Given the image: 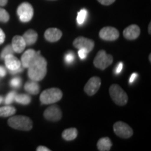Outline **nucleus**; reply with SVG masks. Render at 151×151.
I'll return each instance as SVG.
<instances>
[{"label": "nucleus", "instance_id": "1", "mask_svg": "<svg viewBox=\"0 0 151 151\" xmlns=\"http://www.w3.org/2000/svg\"><path fill=\"white\" fill-rule=\"evenodd\" d=\"M47 73V61L41 55L40 51L28 67L27 74L30 80L40 81L44 78Z\"/></svg>", "mask_w": 151, "mask_h": 151}, {"label": "nucleus", "instance_id": "2", "mask_svg": "<svg viewBox=\"0 0 151 151\" xmlns=\"http://www.w3.org/2000/svg\"><path fill=\"white\" fill-rule=\"evenodd\" d=\"M8 124L11 127L21 131H29L32 129L33 127V123L31 119L24 116L11 117L8 120Z\"/></svg>", "mask_w": 151, "mask_h": 151}, {"label": "nucleus", "instance_id": "3", "mask_svg": "<svg viewBox=\"0 0 151 151\" xmlns=\"http://www.w3.org/2000/svg\"><path fill=\"white\" fill-rule=\"evenodd\" d=\"M62 92L58 88H49L41 92L40 101L43 104H52L59 101L62 98Z\"/></svg>", "mask_w": 151, "mask_h": 151}, {"label": "nucleus", "instance_id": "4", "mask_svg": "<svg viewBox=\"0 0 151 151\" xmlns=\"http://www.w3.org/2000/svg\"><path fill=\"white\" fill-rule=\"evenodd\" d=\"M109 94L113 102L118 106H124L127 103L128 96L120 86L113 84L109 88Z\"/></svg>", "mask_w": 151, "mask_h": 151}, {"label": "nucleus", "instance_id": "5", "mask_svg": "<svg viewBox=\"0 0 151 151\" xmlns=\"http://www.w3.org/2000/svg\"><path fill=\"white\" fill-rule=\"evenodd\" d=\"M113 56L110 54H107L104 50H101L94 58V65L101 70H104L113 63Z\"/></svg>", "mask_w": 151, "mask_h": 151}, {"label": "nucleus", "instance_id": "6", "mask_svg": "<svg viewBox=\"0 0 151 151\" xmlns=\"http://www.w3.org/2000/svg\"><path fill=\"white\" fill-rule=\"evenodd\" d=\"M17 14L20 20L22 22H29L34 15V9L32 6L28 2H23L18 7Z\"/></svg>", "mask_w": 151, "mask_h": 151}, {"label": "nucleus", "instance_id": "7", "mask_svg": "<svg viewBox=\"0 0 151 151\" xmlns=\"http://www.w3.org/2000/svg\"><path fill=\"white\" fill-rule=\"evenodd\" d=\"M6 67L9 69L11 73L16 74L22 71V68L21 67V62L19 60L14 54L8 55L4 58Z\"/></svg>", "mask_w": 151, "mask_h": 151}, {"label": "nucleus", "instance_id": "8", "mask_svg": "<svg viewBox=\"0 0 151 151\" xmlns=\"http://www.w3.org/2000/svg\"><path fill=\"white\" fill-rule=\"evenodd\" d=\"M113 131L118 137L123 139H129L133 135L132 127L121 121L117 122L113 124Z\"/></svg>", "mask_w": 151, "mask_h": 151}, {"label": "nucleus", "instance_id": "9", "mask_svg": "<svg viewBox=\"0 0 151 151\" xmlns=\"http://www.w3.org/2000/svg\"><path fill=\"white\" fill-rule=\"evenodd\" d=\"M99 37L107 41H115L118 39L120 33L116 28L113 27H105L100 30Z\"/></svg>", "mask_w": 151, "mask_h": 151}, {"label": "nucleus", "instance_id": "10", "mask_svg": "<svg viewBox=\"0 0 151 151\" xmlns=\"http://www.w3.org/2000/svg\"><path fill=\"white\" fill-rule=\"evenodd\" d=\"M43 116L47 120L56 122L62 118V113L59 106L57 105H52L45 110Z\"/></svg>", "mask_w": 151, "mask_h": 151}, {"label": "nucleus", "instance_id": "11", "mask_svg": "<svg viewBox=\"0 0 151 151\" xmlns=\"http://www.w3.org/2000/svg\"><path fill=\"white\" fill-rule=\"evenodd\" d=\"M101 79L97 76H93L89 79L84 87V90L87 94L92 96L97 93L101 86Z\"/></svg>", "mask_w": 151, "mask_h": 151}, {"label": "nucleus", "instance_id": "12", "mask_svg": "<svg viewBox=\"0 0 151 151\" xmlns=\"http://www.w3.org/2000/svg\"><path fill=\"white\" fill-rule=\"evenodd\" d=\"M73 45L75 48L80 49L84 48L88 50V52H91L94 46V42L91 39L84 37H78L76 38L73 42Z\"/></svg>", "mask_w": 151, "mask_h": 151}, {"label": "nucleus", "instance_id": "13", "mask_svg": "<svg viewBox=\"0 0 151 151\" xmlns=\"http://www.w3.org/2000/svg\"><path fill=\"white\" fill-rule=\"evenodd\" d=\"M141 32L140 27L137 24H131L126 27L123 31V36L128 40H134L139 37Z\"/></svg>", "mask_w": 151, "mask_h": 151}, {"label": "nucleus", "instance_id": "14", "mask_svg": "<svg viewBox=\"0 0 151 151\" xmlns=\"http://www.w3.org/2000/svg\"><path fill=\"white\" fill-rule=\"evenodd\" d=\"M62 31L57 28H49L44 33V37L49 42H56L61 39Z\"/></svg>", "mask_w": 151, "mask_h": 151}, {"label": "nucleus", "instance_id": "15", "mask_svg": "<svg viewBox=\"0 0 151 151\" xmlns=\"http://www.w3.org/2000/svg\"><path fill=\"white\" fill-rule=\"evenodd\" d=\"M37 55V52L33 49H28L22 54L21 57V65L23 68H28L32 62Z\"/></svg>", "mask_w": 151, "mask_h": 151}, {"label": "nucleus", "instance_id": "16", "mask_svg": "<svg viewBox=\"0 0 151 151\" xmlns=\"http://www.w3.org/2000/svg\"><path fill=\"white\" fill-rule=\"evenodd\" d=\"M27 45H26L25 41H24V39L21 36H15L12 39V46L13 50L15 52L17 53H21L22 52L24 51V48Z\"/></svg>", "mask_w": 151, "mask_h": 151}, {"label": "nucleus", "instance_id": "17", "mask_svg": "<svg viewBox=\"0 0 151 151\" xmlns=\"http://www.w3.org/2000/svg\"><path fill=\"white\" fill-rule=\"evenodd\" d=\"M22 38L25 41L26 45L27 46H31L34 43L37 42L38 39V35L34 29H29L24 34Z\"/></svg>", "mask_w": 151, "mask_h": 151}, {"label": "nucleus", "instance_id": "18", "mask_svg": "<svg viewBox=\"0 0 151 151\" xmlns=\"http://www.w3.org/2000/svg\"><path fill=\"white\" fill-rule=\"evenodd\" d=\"M112 146L113 143L109 137L101 138L97 143V149L99 151H109Z\"/></svg>", "mask_w": 151, "mask_h": 151}, {"label": "nucleus", "instance_id": "19", "mask_svg": "<svg viewBox=\"0 0 151 151\" xmlns=\"http://www.w3.org/2000/svg\"><path fill=\"white\" fill-rule=\"evenodd\" d=\"M24 90L31 94H37L40 91V87L38 84L37 81L31 80L27 81L24 85Z\"/></svg>", "mask_w": 151, "mask_h": 151}, {"label": "nucleus", "instance_id": "20", "mask_svg": "<svg viewBox=\"0 0 151 151\" xmlns=\"http://www.w3.org/2000/svg\"><path fill=\"white\" fill-rule=\"evenodd\" d=\"M77 135H78V130L76 128H69L64 130L62 134V138L68 141L74 140L77 137Z\"/></svg>", "mask_w": 151, "mask_h": 151}, {"label": "nucleus", "instance_id": "21", "mask_svg": "<svg viewBox=\"0 0 151 151\" xmlns=\"http://www.w3.org/2000/svg\"><path fill=\"white\" fill-rule=\"evenodd\" d=\"M16 112V109L15 107L7 105L5 106L0 107V117H6L12 116Z\"/></svg>", "mask_w": 151, "mask_h": 151}, {"label": "nucleus", "instance_id": "22", "mask_svg": "<svg viewBox=\"0 0 151 151\" xmlns=\"http://www.w3.org/2000/svg\"><path fill=\"white\" fill-rule=\"evenodd\" d=\"M14 100L17 103L20 104H22V105L29 104L32 101L31 97H30L28 94H16Z\"/></svg>", "mask_w": 151, "mask_h": 151}, {"label": "nucleus", "instance_id": "23", "mask_svg": "<svg viewBox=\"0 0 151 151\" xmlns=\"http://www.w3.org/2000/svg\"><path fill=\"white\" fill-rule=\"evenodd\" d=\"M87 17H88V11L86 9H83L79 11L77 15L76 21L79 25H82L86 22Z\"/></svg>", "mask_w": 151, "mask_h": 151}, {"label": "nucleus", "instance_id": "24", "mask_svg": "<svg viewBox=\"0 0 151 151\" xmlns=\"http://www.w3.org/2000/svg\"><path fill=\"white\" fill-rule=\"evenodd\" d=\"M10 16L9 13L4 9L0 8V22L6 23L9 20Z\"/></svg>", "mask_w": 151, "mask_h": 151}, {"label": "nucleus", "instance_id": "25", "mask_svg": "<svg viewBox=\"0 0 151 151\" xmlns=\"http://www.w3.org/2000/svg\"><path fill=\"white\" fill-rule=\"evenodd\" d=\"M14 52V50H13L11 45H8V46H6L5 48L3 49L2 51H1V55H0V58H1V59H4L6 55L10 54H13Z\"/></svg>", "mask_w": 151, "mask_h": 151}, {"label": "nucleus", "instance_id": "26", "mask_svg": "<svg viewBox=\"0 0 151 151\" xmlns=\"http://www.w3.org/2000/svg\"><path fill=\"white\" fill-rule=\"evenodd\" d=\"M76 56L73 52H69L65 55V62L67 65H71L75 61Z\"/></svg>", "mask_w": 151, "mask_h": 151}, {"label": "nucleus", "instance_id": "27", "mask_svg": "<svg viewBox=\"0 0 151 151\" xmlns=\"http://www.w3.org/2000/svg\"><path fill=\"white\" fill-rule=\"evenodd\" d=\"M16 92L13 91V92H9V93L7 94L6 97V98H5L4 101H5L6 104V105L11 104L14 101L15 97H16Z\"/></svg>", "mask_w": 151, "mask_h": 151}, {"label": "nucleus", "instance_id": "28", "mask_svg": "<svg viewBox=\"0 0 151 151\" xmlns=\"http://www.w3.org/2000/svg\"><path fill=\"white\" fill-rule=\"evenodd\" d=\"M22 83V80L20 77H15V78L11 79L10 81V85L11 87L15 88H20Z\"/></svg>", "mask_w": 151, "mask_h": 151}, {"label": "nucleus", "instance_id": "29", "mask_svg": "<svg viewBox=\"0 0 151 151\" xmlns=\"http://www.w3.org/2000/svg\"><path fill=\"white\" fill-rule=\"evenodd\" d=\"M78 54L79 58H80L81 60H85L87 58V56H88V51L86 50V49L80 48L78 49Z\"/></svg>", "mask_w": 151, "mask_h": 151}, {"label": "nucleus", "instance_id": "30", "mask_svg": "<svg viewBox=\"0 0 151 151\" xmlns=\"http://www.w3.org/2000/svg\"><path fill=\"white\" fill-rule=\"evenodd\" d=\"M122 68H123V64L122 62H120V63L118 64V65L116 66V69L114 70V73H116V75H118L119 73H120L122 70Z\"/></svg>", "mask_w": 151, "mask_h": 151}, {"label": "nucleus", "instance_id": "31", "mask_svg": "<svg viewBox=\"0 0 151 151\" xmlns=\"http://www.w3.org/2000/svg\"><path fill=\"white\" fill-rule=\"evenodd\" d=\"M102 5H105V6H109L112 4L113 3L115 2L116 0H97Z\"/></svg>", "mask_w": 151, "mask_h": 151}, {"label": "nucleus", "instance_id": "32", "mask_svg": "<svg viewBox=\"0 0 151 151\" xmlns=\"http://www.w3.org/2000/svg\"><path fill=\"white\" fill-rule=\"evenodd\" d=\"M5 34L4 32H3V30L1 29H0V44H1V43H3L4 42V40H5Z\"/></svg>", "mask_w": 151, "mask_h": 151}, {"label": "nucleus", "instance_id": "33", "mask_svg": "<svg viewBox=\"0 0 151 151\" xmlns=\"http://www.w3.org/2000/svg\"><path fill=\"white\" fill-rule=\"evenodd\" d=\"M138 76V74L137 73H132L131 75V76H130V78H129V83H132L134 82V81L137 79Z\"/></svg>", "mask_w": 151, "mask_h": 151}, {"label": "nucleus", "instance_id": "34", "mask_svg": "<svg viewBox=\"0 0 151 151\" xmlns=\"http://www.w3.org/2000/svg\"><path fill=\"white\" fill-rule=\"evenodd\" d=\"M6 74V71L5 68L2 66H0V77H4Z\"/></svg>", "mask_w": 151, "mask_h": 151}, {"label": "nucleus", "instance_id": "35", "mask_svg": "<svg viewBox=\"0 0 151 151\" xmlns=\"http://www.w3.org/2000/svg\"><path fill=\"white\" fill-rule=\"evenodd\" d=\"M37 151H50V149L47 148V147L42 146H40L37 147Z\"/></svg>", "mask_w": 151, "mask_h": 151}, {"label": "nucleus", "instance_id": "36", "mask_svg": "<svg viewBox=\"0 0 151 151\" xmlns=\"http://www.w3.org/2000/svg\"><path fill=\"white\" fill-rule=\"evenodd\" d=\"M8 0H0V6H4L6 5Z\"/></svg>", "mask_w": 151, "mask_h": 151}, {"label": "nucleus", "instance_id": "37", "mask_svg": "<svg viewBox=\"0 0 151 151\" xmlns=\"http://www.w3.org/2000/svg\"><path fill=\"white\" fill-rule=\"evenodd\" d=\"M150 27H151V23L150 22V24H149V25H148V33L150 34H151V32H150Z\"/></svg>", "mask_w": 151, "mask_h": 151}, {"label": "nucleus", "instance_id": "38", "mask_svg": "<svg viewBox=\"0 0 151 151\" xmlns=\"http://www.w3.org/2000/svg\"><path fill=\"white\" fill-rule=\"evenodd\" d=\"M3 97H1V96H0V104H1V103H2V101H3Z\"/></svg>", "mask_w": 151, "mask_h": 151}]
</instances>
